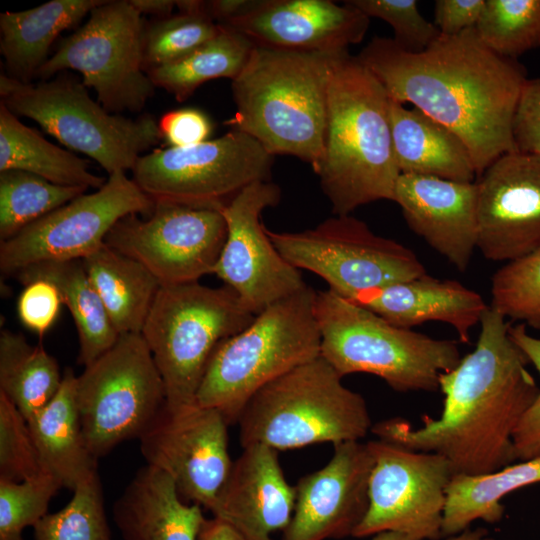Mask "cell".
I'll return each instance as SVG.
<instances>
[{"label":"cell","instance_id":"1f68e13d","mask_svg":"<svg viewBox=\"0 0 540 540\" xmlns=\"http://www.w3.org/2000/svg\"><path fill=\"white\" fill-rule=\"evenodd\" d=\"M16 276L23 285L45 279L57 286L77 329L80 344L78 361L83 366L96 360L118 340L120 335L93 288L82 260L41 263L20 271Z\"/></svg>","mask_w":540,"mask_h":540},{"label":"cell","instance_id":"f6af8a7d","mask_svg":"<svg viewBox=\"0 0 540 540\" xmlns=\"http://www.w3.org/2000/svg\"><path fill=\"white\" fill-rule=\"evenodd\" d=\"M161 138L170 147H189L208 140L213 130L210 118L200 109L184 107L166 112L158 121Z\"/></svg>","mask_w":540,"mask_h":540},{"label":"cell","instance_id":"ab89813d","mask_svg":"<svg viewBox=\"0 0 540 540\" xmlns=\"http://www.w3.org/2000/svg\"><path fill=\"white\" fill-rule=\"evenodd\" d=\"M62 487L48 471L21 482L0 479V540H24V529L48 514L51 499Z\"/></svg>","mask_w":540,"mask_h":540},{"label":"cell","instance_id":"74e56055","mask_svg":"<svg viewBox=\"0 0 540 540\" xmlns=\"http://www.w3.org/2000/svg\"><path fill=\"white\" fill-rule=\"evenodd\" d=\"M490 307L505 318L540 330V246L493 274Z\"/></svg>","mask_w":540,"mask_h":540},{"label":"cell","instance_id":"9a60e30c","mask_svg":"<svg viewBox=\"0 0 540 540\" xmlns=\"http://www.w3.org/2000/svg\"><path fill=\"white\" fill-rule=\"evenodd\" d=\"M373 456L367 512L352 536L385 531L437 540L447 488L455 475L442 455L415 451L384 440L367 442Z\"/></svg>","mask_w":540,"mask_h":540},{"label":"cell","instance_id":"4dcf8cb0","mask_svg":"<svg viewBox=\"0 0 540 540\" xmlns=\"http://www.w3.org/2000/svg\"><path fill=\"white\" fill-rule=\"evenodd\" d=\"M539 482L540 456L487 474H455L447 488L442 535H456L476 520L500 521L505 511L501 500L515 490Z\"/></svg>","mask_w":540,"mask_h":540},{"label":"cell","instance_id":"d6986e66","mask_svg":"<svg viewBox=\"0 0 540 540\" xmlns=\"http://www.w3.org/2000/svg\"><path fill=\"white\" fill-rule=\"evenodd\" d=\"M477 249L495 262H510L540 246V154L507 152L475 181Z\"/></svg>","mask_w":540,"mask_h":540},{"label":"cell","instance_id":"f5cc1de1","mask_svg":"<svg viewBox=\"0 0 540 540\" xmlns=\"http://www.w3.org/2000/svg\"><path fill=\"white\" fill-rule=\"evenodd\" d=\"M371 540H419L399 532L385 531L374 535Z\"/></svg>","mask_w":540,"mask_h":540},{"label":"cell","instance_id":"44dd1931","mask_svg":"<svg viewBox=\"0 0 540 540\" xmlns=\"http://www.w3.org/2000/svg\"><path fill=\"white\" fill-rule=\"evenodd\" d=\"M369 23L348 1L256 0L248 11L220 25L243 34L256 47L344 52L364 39Z\"/></svg>","mask_w":540,"mask_h":540},{"label":"cell","instance_id":"ffe728a7","mask_svg":"<svg viewBox=\"0 0 540 540\" xmlns=\"http://www.w3.org/2000/svg\"><path fill=\"white\" fill-rule=\"evenodd\" d=\"M373 463L367 443L334 445L328 463L297 482L293 515L282 540L352 536L368 509Z\"/></svg>","mask_w":540,"mask_h":540},{"label":"cell","instance_id":"b9f144b4","mask_svg":"<svg viewBox=\"0 0 540 540\" xmlns=\"http://www.w3.org/2000/svg\"><path fill=\"white\" fill-rule=\"evenodd\" d=\"M369 18L387 22L394 30L393 40L404 50H425L440 32L418 10L416 0H347Z\"/></svg>","mask_w":540,"mask_h":540},{"label":"cell","instance_id":"3957f363","mask_svg":"<svg viewBox=\"0 0 540 540\" xmlns=\"http://www.w3.org/2000/svg\"><path fill=\"white\" fill-rule=\"evenodd\" d=\"M335 215L394 200L396 162L390 97L372 72L348 51L332 65L327 90L323 159L316 173Z\"/></svg>","mask_w":540,"mask_h":540},{"label":"cell","instance_id":"277c9868","mask_svg":"<svg viewBox=\"0 0 540 540\" xmlns=\"http://www.w3.org/2000/svg\"><path fill=\"white\" fill-rule=\"evenodd\" d=\"M340 53L255 46L232 80L236 110L226 125L253 137L272 156L297 157L317 173L324 153L328 83Z\"/></svg>","mask_w":540,"mask_h":540},{"label":"cell","instance_id":"8fae6325","mask_svg":"<svg viewBox=\"0 0 540 540\" xmlns=\"http://www.w3.org/2000/svg\"><path fill=\"white\" fill-rule=\"evenodd\" d=\"M76 401L91 454L139 438L166 401L162 377L141 333L116 343L76 378Z\"/></svg>","mask_w":540,"mask_h":540},{"label":"cell","instance_id":"30bf717a","mask_svg":"<svg viewBox=\"0 0 540 540\" xmlns=\"http://www.w3.org/2000/svg\"><path fill=\"white\" fill-rule=\"evenodd\" d=\"M144 31L142 16L129 0H104L84 25L60 41L36 76L48 80L75 70L109 112H140L155 90L144 69Z\"/></svg>","mask_w":540,"mask_h":540},{"label":"cell","instance_id":"7402d4cb","mask_svg":"<svg viewBox=\"0 0 540 540\" xmlns=\"http://www.w3.org/2000/svg\"><path fill=\"white\" fill-rule=\"evenodd\" d=\"M393 201L411 231L458 271H466L477 248L476 182L400 174Z\"/></svg>","mask_w":540,"mask_h":540},{"label":"cell","instance_id":"816d5d0a","mask_svg":"<svg viewBox=\"0 0 540 540\" xmlns=\"http://www.w3.org/2000/svg\"><path fill=\"white\" fill-rule=\"evenodd\" d=\"M447 540H495L491 537L485 529H474L471 530L467 528L466 530L450 536Z\"/></svg>","mask_w":540,"mask_h":540},{"label":"cell","instance_id":"f907efd6","mask_svg":"<svg viewBox=\"0 0 540 540\" xmlns=\"http://www.w3.org/2000/svg\"><path fill=\"white\" fill-rule=\"evenodd\" d=\"M131 5L142 15L150 14L158 19L172 16L176 1L172 0H129Z\"/></svg>","mask_w":540,"mask_h":540},{"label":"cell","instance_id":"ee69618b","mask_svg":"<svg viewBox=\"0 0 540 540\" xmlns=\"http://www.w3.org/2000/svg\"><path fill=\"white\" fill-rule=\"evenodd\" d=\"M63 305L54 283L36 279L24 285L17 300V314L23 326L42 336L55 323Z\"/></svg>","mask_w":540,"mask_h":540},{"label":"cell","instance_id":"6da1fadb","mask_svg":"<svg viewBox=\"0 0 540 540\" xmlns=\"http://www.w3.org/2000/svg\"><path fill=\"white\" fill-rule=\"evenodd\" d=\"M357 58L391 99L413 104L457 134L477 176L516 150L513 120L527 73L517 59L488 48L475 27L440 34L418 53L404 50L393 38L375 36Z\"/></svg>","mask_w":540,"mask_h":540},{"label":"cell","instance_id":"f546056e","mask_svg":"<svg viewBox=\"0 0 540 540\" xmlns=\"http://www.w3.org/2000/svg\"><path fill=\"white\" fill-rule=\"evenodd\" d=\"M20 170L54 184L87 190L106 180L92 173L87 161L47 141L24 125L0 102V171Z\"/></svg>","mask_w":540,"mask_h":540},{"label":"cell","instance_id":"d6a6232c","mask_svg":"<svg viewBox=\"0 0 540 540\" xmlns=\"http://www.w3.org/2000/svg\"><path fill=\"white\" fill-rule=\"evenodd\" d=\"M63 374L56 359L42 346H33L20 333L0 334V392L28 421L60 389Z\"/></svg>","mask_w":540,"mask_h":540},{"label":"cell","instance_id":"7dc6e473","mask_svg":"<svg viewBox=\"0 0 540 540\" xmlns=\"http://www.w3.org/2000/svg\"><path fill=\"white\" fill-rule=\"evenodd\" d=\"M486 0H437L434 25L442 35H455L474 28L482 14Z\"/></svg>","mask_w":540,"mask_h":540},{"label":"cell","instance_id":"d4e9b609","mask_svg":"<svg viewBox=\"0 0 540 540\" xmlns=\"http://www.w3.org/2000/svg\"><path fill=\"white\" fill-rule=\"evenodd\" d=\"M113 520L124 540H197L202 506L185 502L173 479L146 464L113 504Z\"/></svg>","mask_w":540,"mask_h":540},{"label":"cell","instance_id":"5bb4252c","mask_svg":"<svg viewBox=\"0 0 540 540\" xmlns=\"http://www.w3.org/2000/svg\"><path fill=\"white\" fill-rule=\"evenodd\" d=\"M154 202L126 172L108 176L92 193H83L0 242V269L16 275L33 265L83 260L106 242L122 218L151 213Z\"/></svg>","mask_w":540,"mask_h":540},{"label":"cell","instance_id":"f1b7e54d","mask_svg":"<svg viewBox=\"0 0 540 540\" xmlns=\"http://www.w3.org/2000/svg\"><path fill=\"white\" fill-rule=\"evenodd\" d=\"M82 264L117 333H141L161 287L157 278L106 243Z\"/></svg>","mask_w":540,"mask_h":540},{"label":"cell","instance_id":"52a82bcc","mask_svg":"<svg viewBox=\"0 0 540 540\" xmlns=\"http://www.w3.org/2000/svg\"><path fill=\"white\" fill-rule=\"evenodd\" d=\"M320 355L258 390L237 421L242 447L275 450L359 441L372 428L365 399Z\"/></svg>","mask_w":540,"mask_h":540},{"label":"cell","instance_id":"c3c4849f","mask_svg":"<svg viewBox=\"0 0 540 540\" xmlns=\"http://www.w3.org/2000/svg\"><path fill=\"white\" fill-rule=\"evenodd\" d=\"M256 0L203 1L204 12L217 24H223L248 11Z\"/></svg>","mask_w":540,"mask_h":540},{"label":"cell","instance_id":"8d00e7d4","mask_svg":"<svg viewBox=\"0 0 540 540\" xmlns=\"http://www.w3.org/2000/svg\"><path fill=\"white\" fill-rule=\"evenodd\" d=\"M33 529L35 540H111L99 474L79 483L71 500Z\"/></svg>","mask_w":540,"mask_h":540},{"label":"cell","instance_id":"bcb514c9","mask_svg":"<svg viewBox=\"0 0 540 540\" xmlns=\"http://www.w3.org/2000/svg\"><path fill=\"white\" fill-rule=\"evenodd\" d=\"M517 151L540 154V78L527 79L513 120Z\"/></svg>","mask_w":540,"mask_h":540},{"label":"cell","instance_id":"f35d334b","mask_svg":"<svg viewBox=\"0 0 540 540\" xmlns=\"http://www.w3.org/2000/svg\"><path fill=\"white\" fill-rule=\"evenodd\" d=\"M220 30V25L204 12H179L145 25V71L187 56L215 37Z\"/></svg>","mask_w":540,"mask_h":540},{"label":"cell","instance_id":"681fc988","mask_svg":"<svg viewBox=\"0 0 540 540\" xmlns=\"http://www.w3.org/2000/svg\"><path fill=\"white\" fill-rule=\"evenodd\" d=\"M197 540H249L228 522L217 518H205Z\"/></svg>","mask_w":540,"mask_h":540},{"label":"cell","instance_id":"cb8c5ba5","mask_svg":"<svg viewBox=\"0 0 540 540\" xmlns=\"http://www.w3.org/2000/svg\"><path fill=\"white\" fill-rule=\"evenodd\" d=\"M353 302L401 328L411 329L428 321L446 323L463 343L469 342L471 330L489 307L479 293L459 281L427 273L365 291Z\"/></svg>","mask_w":540,"mask_h":540},{"label":"cell","instance_id":"e575fe53","mask_svg":"<svg viewBox=\"0 0 540 540\" xmlns=\"http://www.w3.org/2000/svg\"><path fill=\"white\" fill-rule=\"evenodd\" d=\"M85 192L20 170L0 171V241Z\"/></svg>","mask_w":540,"mask_h":540},{"label":"cell","instance_id":"7a4b0ae2","mask_svg":"<svg viewBox=\"0 0 540 540\" xmlns=\"http://www.w3.org/2000/svg\"><path fill=\"white\" fill-rule=\"evenodd\" d=\"M480 326L474 350L439 378L440 417L425 416L415 429L402 418L380 421L371 428L378 439L442 455L455 474H487L516 460L513 434L540 387L505 317L489 306Z\"/></svg>","mask_w":540,"mask_h":540},{"label":"cell","instance_id":"7bdbcfd3","mask_svg":"<svg viewBox=\"0 0 540 540\" xmlns=\"http://www.w3.org/2000/svg\"><path fill=\"white\" fill-rule=\"evenodd\" d=\"M509 335L540 375V338L530 335L523 323L510 325ZM513 446L516 460L540 456V391L514 431Z\"/></svg>","mask_w":540,"mask_h":540},{"label":"cell","instance_id":"7c38bea8","mask_svg":"<svg viewBox=\"0 0 540 540\" xmlns=\"http://www.w3.org/2000/svg\"><path fill=\"white\" fill-rule=\"evenodd\" d=\"M267 233L291 265L315 273L329 290L351 301L365 291L426 274L410 248L375 234L351 215H336L301 232Z\"/></svg>","mask_w":540,"mask_h":540},{"label":"cell","instance_id":"e0dca14e","mask_svg":"<svg viewBox=\"0 0 540 540\" xmlns=\"http://www.w3.org/2000/svg\"><path fill=\"white\" fill-rule=\"evenodd\" d=\"M228 426L215 409L165 401L139 436L140 450L148 465L173 479L185 502L209 510L233 462Z\"/></svg>","mask_w":540,"mask_h":540},{"label":"cell","instance_id":"4316f807","mask_svg":"<svg viewBox=\"0 0 540 540\" xmlns=\"http://www.w3.org/2000/svg\"><path fill=\"white\" fill-rule=\"evenodd\" d=\"M103 0H51L24 11L0 14V52L8 76L30 83L47 61L56 38L76 26Z\"/></svg>","mask_w":540,"mask_h":540},{"label":"cell","instance_id":"d590c367","mask_svg":"<svg viewBox=\"0 0 540 540\" xmlns=\"http://www.w3.org/2000/svg\"><path fill=\"white\" fill-rule=\"evenodd\" d=\"M475 29L488 48L517 59L540 48V0H486Z\"/></svg>","mask_w":540,"mask_h":540},{"label":"cell","instance_id":"484cf974","mask_svg":"<svg viewBox=\"0 0 540 540\" xmlns=\"http://www.w3.org/2000/svg\"><path fill=\"white\" fill-rule=\"evenodd\" d=\"M390 120L396 162L401 174L475 182L468 147L448 127L421 110L390 98Z\"/></svg>","mask_w":540,"mask_h":540},{"label":"cell","instance_id":"2e32d148","mask_svg":"<svg viewBox=\"0 0 540 540\" xmlns=\"http://www.w3.org/2000/svg\"><path fill=\"white\" fill-rule=\"evenodd\" d=\"M226 236L218 209L155 202L147 219L131 214L119 220L105 242L141 263L163 286L213 274Z\"/></svg>","mask_w":540,"mask_h":540},{"label":"cell","instance_id":"ac0fdd59","mask_svg":"<svg viewBox=\"0 0 540 540\" xmlns=\"http://www.w3.org/2000/svg\"><path fill=\"white\" fill-rule=\"evenodd\" d=\"M280 198L275 183L259 181L220 209L227 236L213 274L255 315L307 285L299 269L277 250L262 223V212L276 206Z\"/></svg>","mask_w":540,"mask_h":540},{"label":"cell","instance_id":"603a6c76","mask_svg":"<svg viewBox=\"0 0 540 540\" xmlns=\"http://www.w3.org/2000/svg\"><path fill=\"white\" fill-rule=\"evenodd\" d=\"M296 500L280 465L278 451L265 444L243 448L209 509L249 540H272L290 523Z\"/></svg>","mask_w":540,"mask_h":540},{"label":"cell","instance_id":"ba28073f","mask_svg":"<svg viewBox=\"0 0 540 540\" xmlns=\"http://www.w3.org/2000/svg\"><path fill=\"white\" fill-rule=\"evenodd\" d=\"M228 286L160 287L141 331L162 377L166 402L189 404L216 347L255 318Z\"/></svg>","mask_w":540,"mask_h":540},{"label":"cell","instance_id":"83f0119b","mask_svg":"<svg viewBox=\"0 0 540 540\" xmlns=\"http://www.w3.org/2000/svg\"><path fill=\"white\" fill-rule=\"evenodd\" d=\"M76 378L67 368L57 394L28 420L45 470L72 491L98 473L97 459L89 451L82 431Z\"/></svg>","mask_w":540,"mask_h":540},{"label":"cell","instance_id":"60d3db41","mask_svg":"<svg viewBox=\"0 0 540 540\" xmlns=\"http://www.w3.org/2000/svg\"><path fill=\"white\" fill-rule=\"evenodd\" d=\"M45 471L28 421L0 392V479L21 482Z\"/></svg>","mask_w":540,"mask_h":540},{"label":"cell","instance_id":"8992f818","mask_svg":"<svg viewBox=\"0 0 540 540\" xmlns=\"http://www.w3.org/2000/svg\"><path fill=\"white\" fill-rule=\"evenodd\" d=\"M315 316L320 355L342 377L367 373L397 392H434L462 358L456 341L397 327L329 289L316 292Z\"/></svg>","mask_w":540,"mask_h":540},{"label":"cell","instance_id":"4fadbf2b","mask_svg":"<svg viewBox=\"0 0 540 540\" xmlns=\"http://www.w3.org/2000/svg\"><path fill=\"white\" fill-rule=\"evenodd\" d=\"M273 162L253 137L230 129L197 145L141 156L132 179L154 203L220 210L247 186L269 181Z\"/></svg>","mask_w":540,"mask_h":540},{"label":"cell","instance_id":"5b68a950","mask_svg":"<svg viewBox=\"0 0 540 540\" xmlns=\"http://www.w3.org/2000/svg\"><path fill=\"white\" fill-rule=\"evenodd\" d=\"M316 292L306 285L257 314L212 353L195 401L237 423L250 398L292 369L320 356Z\"/></svg>","mask_w":540,"mask_h":540},{"label":"cell","instance_id":"9c48e42d","mask_svg":"<svg viewBox=\"0 0 540 540\" xmlns=\"http://www.w3.org/2000/svg\"><path fill=\"white\" fill-rule=\"evenodd\" d=\"M0 96L14 115L32 119L65 147L95 160L108 176L133 170L141 153L162 139L152 116L113 114L72 77L33 84L1 74Z\"/></svg>","mask_w":540,"mask_h":540},{"label":"cell","instance_id":"836d02e7","mask_svg":"<svg viewBox=\"0 0 540 540\" xmlns=\"http://www.w3.org/2000/svg\"><path fill=\"white\" fill-rule=\"evenodd\" d=\"M220 32L187 56L147 71L155 87L165 89L179 102L203 83L236 78L255 45L243 34L221 26Z\"/></svg>","mask_w":540,"mask_h":540}]
</instances>
